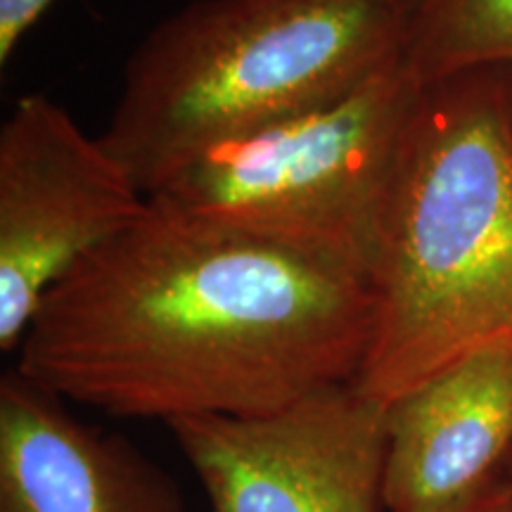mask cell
I'll list each match as a JSON object with an SVG mask.
<instances>
[{"instance_id": "obj_1", "label": "cell", "mask_w": 512, "mask_h": 512, "mask_svg": "<svg viewBox=\"0 0 512 512\" xmlns=\"http://www.w3.org/2000/svg\"><path fill=\"white\" fill-rule=\"evenodd\" d=\"M368 283L152 195L46 294L17 366L112 418H252L356 382Z\"/></svg>"}, {"instance_id": "obj_2", "label": "cell", "mask_w": 512, "mask_h": 512, "mask_svg": "<svg viewBox=\"0 0 512 512\" xmlns=\"http://www.w3.org/2000/svg\"><path fill=\"white\" fill-rule=\"evenodd\" d=\"M366 283L375 323L356 384L384 406L512 342V69L422 86Z\"/></svg>"}, {"instance_id": "obj_3", "label": "cell", "mask_w": 512, "mask_h": 512, "mask_svg": "<svg viewBox=\"0 0 512 512\" xmlns=\"http://www.w3.org/2000/svg\"><path fill=\"white\" fill-rule=\"evenodd\" d=\"M420 0H192L124 64L102 143L147 197L216 147L354 93L406 57Z\"/></svg>"}, {"instance_id": "obj_4", "label": "cell", "mask_w": 512, "mask_h": 512, "mask_svg": "<svg viewBox=\"0 0 512 512\" xmlns=\"http://www.w3.org/2000/svg\"><path fill=\"white\" fill-rule=\"evenodd\" d=\"M420 93L403 57L330 105L216 147L157 197L366 280Z\"/></svg>"}, {"instance_id": "obj_5", "label": "cell", "mask_w": 512, "mask_h": 512, "mask_svg": "<svg viewBox=\"0 0 512 512\" xmlns=\"http://www.w3.org/2000/svg\"><path fill=\"white\" fill-rule=\"evenodd\" d=\"M150 197L102 138L41 93L0 128V349L19 351L46 294L133 226Z\"/></svg>"}, {"instance_id": "obj_6", "label": "cell", "mask_w": 512, "mask_h": 512, "mask_svg": "<svg viewBox=\"0 0 512 512\" xmlns=\"http://www.w3.org/2000/svg\"><path fill=\"white\" fill-rule=\"evenodd\" d=\"M387 406L332 384L252 418L169 422L209 512H387Z\"/></svg>"}, {"instance_id": "obj_7", "label": "cell", "mask_w": 512, "mask_h": 512, "mask_svg": "<svg viewBox=\"0 0 512 512\" xmlns=\"http://www.w3.org/2000/svg\"><path fill=\"white\" fill-rule=\"evenodd\" d=\"M384 508L448 512L512 463V342L460 358L384 413Z\"/></svg>"}, {"instance_id": "obj_8", "label": "cell", "mask_w": 512, "mask_h": 512, "mask_svg": "<svg viewBox=\"0 0 512 512\" xmlns=\"http://www.w3.org/2000/svg\"><path fill=\"white\" fill-rule=\"evenodd\" d=\"M0 512H188L176 479L76 418L19 368L0 377Z\"/></svg>"}, {"instance_id": "obj_9", "label": "cell", "mask_w": 512, "mask_h": 512, "mask_svg": "<svg viewBox=\"0 0 512 512\" xmlns=\"http://www.w3.org/2000/svg\"><path fill=\"white\" fill-rule=\"evenodd\" d=\"M406 62L422 86L475 69H512V0H420Z\"/></svg>"}, {"instance_id": "obj_10", "label": "cell", "mask_w": 512, "mask_h": 512, "mask_svg": "<svg viewBox=\"0 0 512 512\" xmlns=\"http://www.w3.org/2000/svg\"><path fill=\"white\" fill-rule=\"evenodd\" d=\"M55 0H0V67H8L29 31Z\"/></svg>"}, {"instance_id": "obj_11", "label": "cell", "mask_w": 512, "mask_h": 512, "mask_svg": "<svg viewBox=\"0 0 512 512\" xmlns=\"http://www.w3.org/2000/svg\"><path fill=\"white\" fill-rule=\"evenodd\" d=\"M448 512H512V467L508 475L491 484L482 494Z\"/></svg>"}, {"instance_id": "obj_12", "label": "cell", "mask_w": 512, "mask_h": 512, "mask_svg": "<svg viewBox=\"0 0 512 512\" xmlns=\"http://www.w3.org/2000/svg\"><path fill=\"white\" fill-rule=\"evenodd\" d=\"M510 467H512V465H510Z\"/></svg>"}]
</instances>
